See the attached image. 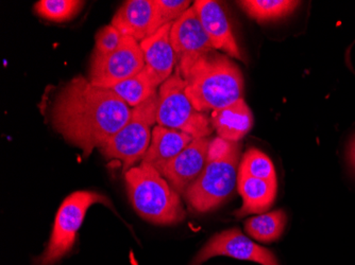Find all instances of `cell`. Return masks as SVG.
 <instances>
[{"mask_svg": "<svg viewBox=\"0 0 355 265\" xmlns=\"http://www.w3.org/2000/svg\"><path fill=\"white\" fill-rule=\"evenodd\" d=\"M171 27L173 24H168L139 43L145 57V69L157 87L171 77L177 67V55L171 43Z\"/></svg>", "mask_w": 355, "mask_h": 265, "instance_id": "obj_14", "label": "cell"}, {"mask_svg": "<svg viewBox=\"0 0 355 265\" xmlns=\"http://www.w3.org/2000/svg\"><path fill=\"white\" fill-rule=\"evenodd\" d=\"M185 93L201 113L229 107L243 99L244 77L239 66L216 51L178 64Z\"/></svg>", "mask_w": 355, "mask_h": 265, "instance_id": "obj_2", "label": "cell"}, {"mask_svg": "<svg viewBox=\"0 0 355 265\" xmlns=\"http://www.w3.org/2000/svg\"><path fill=\"white\" fill-rule=\"evenodd\" d=\"M209 121L221 139L239 143L252 129V111L243 98L229 107L211 111Z\"/></svg>", "mask_w": 355, "mask_h": 265, "instance_id": "obj_16", "label": "cell"}, {"mask_svg": "<svg viewBox=\"0 0 355 265\" xmlns=\"http://www.w3.org/2000/svg\"><path fill=\"white\" fill-rule=\"evenodd\" d=\"M123 35L114 27L109 25L101 28L95 37V51L97 55H109L121 46Z\"/></svg>", "mask_w": 355, "mask_h": 265, "instance_id": "obj_24", "label": "cell"}, {"mask_svg": "<svg viewBox=\"0 0 355 265\" xmlns=\"http://www.w3.org/2000/svg\"><path fill=\"white\" fill-rule=\"evenodd\" d=\"M123 37L143 42L159 30L155 0H128L112 19Z\"/></svg>", "mask_w": 355, "mask_h": 265, "instance_id": "obj_12", "label": "cell"}, {"mask_svg": "<svg viewBox=\"0 0 355 265\" xmlns=\"http://www.w3.org/2000/svg\"><path fill=\"white\" fill-rule=\"evenodd\" d=\"M348 161L351 167L355 169V137L351 140L348 147Z\"/></svg>", "mask_w": 355, "mask_h": 265, "instance_id": "obj_25", "label": "cell"}, {"mask_svg": "<svg viewBox=\"0 0 355 265\" xmlns=\"http://www.w3.org/2000/svg\"><path fill=\"white\" fill-rule=\"evenodd\" d=\"M193 6L215 51L243 61L244 57L223 7L213 0H196Z\"/></svg>", "mask_w": 355, "mask_h": 265, "instance_id": "obj_13", "label": "cell"}, {"mask_svg": "<svg viewBox=\"0 0 355 265\" xmlns=\"http://www.w3.org/2000/svg\"><path fill=\"white\" fill-rule=\"evenodd\" d=\"M159 15V29L175 23L191 7L189 0H155Z\"/></svg>", "mask_w": 355, "mask_h": 265, "instance_id": "obj_23", "label": "cell"}, {"mask_svg": "<svg viewBox=\"0 0 355 265\" xmlns=\"http://www.w3.org/2000/svg\"><path fill=\"white\" fill-rule=\"evenodd\" d=\"M239 156V143L220 137L211 139L205 170L183 194L191 210L212 211L230 199L236 188Z\"/></svg>", "mask_w": 355, "mask_h": 265, "instance_id": "obj_3", "label": "cell"}, {"mask_svg": "<svg viewBox=\"0 0 355 265\" xmlns=\"http://www.w3.org/2000/svg\"><path fill=\"white\" fill-rule=\"evenodd\" d=\"M132 109L109 89L92 84L78 75L62 87L51 111V125L67 143L89 157L105 147L130 119Z\"/></svg>", "mask_w": 355, "mask_h": 265, "instance_id": "obj_1", "label": "cell"}, {"mask_svg": "<svg viewBox=\"0 0 355 265\" xmlns=\"http://www.w3.org/2000/svg\"><path fill=\"white\" fill-rule=\"evenodd\" d=\"M112 91L133 109L159 93L157 85L145 68L135 77L121 82L113 87Z\"/></svg>", "mask_w": 355, "mask_h": 265, "instance_id": "obj_20", "label": "cell"}, {"mask_svg": "<svg viewBox=\"0 0 355 265\" xmlns=\"http://www.w3.org/2000/svg\"><path fill=\"white\" fill-rule=\"evenodd\" d=\"M217 256L230 257L239 260L251 261L262 265H280L271 250L257 244L245 236L239 228L223 230L209 239L193 258L191 265H200Z\"/></svg>", "mask_w": 355, "mask_h": 265, "instance_id": "obj_9", "label": "cell"}, {"mask_svg": "<svg viewBox=\"0 0 355 265\" xmlns=\"http://www.w3.org/2000/svg\"><path fill=\"white\" fill-rule=\"evenodd\" d=\"M237 189L243 199V205L235 212L236 218L245 215L262 214L272 207L278 193V181H264L239 172Z\"/></svg>", "mask_w": 355, "mask_h": 265, "instance_id": "obj_15", "label": "cell"}, {"mask_svg": "<svg viewBox=\"0 0 355 265\" xmlns=\"http://www.w3.org/2000/svg\"><path fill=\"white\" fill-rule=\"evenodd\" d=\"M171 43L177 55V65L215 51L193 6L173 23Z\"/></svg>", "mask_w": 355, "mask_h": 265, "instance_id": "obj_11", "label": "cell"}, {"mask_svg": "<svg viewBox=\"0 0 355 265\" xmlns=\"http://www.w3.org/2000/svg\"><path fill=\"white\" fill-rule=\"evenodd\" d=\"M209 143L211 139L209 137L193 139L159 172L179 194H184L205 170Z\"/></svg>", "mask_w": 355, "mask_h": 265, "instance_id": "obj_10", "label": "cell"}, {"mask_svg": "<svg viewBox=\"0 0 355 265\" xmlns=\"http://www.w3.org/2000/svg\"><path fill=\"white\" fill-rule=\"evenodd\" d=\"M237 3L251 19L259 23H266L286 17L301 3L294 0H244Z\"/></svg>", "mask_w": 355, "mask_h": 265, "instance_id": "obj_19", "label": "cell"}, {"mask_svg": "<svg viewBox=\"0 0 355 265\" xmlns=\"http://www.w3.org/2000/svg\"><path fill=\"white\" fill-rule=\"evenodd\" d=\"M286 223V213L279 209L248 219L245 223V231L253 240L272 243L282 237Z\"/></svg>", "mask_w": 355, "mask_h": 265, "instance_id": "obj_18", "label": "cell"}, {"mask_svg": "<svg viewBox=\"0 0 355 265\" xmlns=\"http://www.w3.org/2000/svg\"><path fill=\"white\" fill-rule=\"evenodd\" d=\"M145 68V57L139 42L123 37L121 46L109 55H92L89 80L101 89H112Z\"/></svg>", "mask_w": 355, "mask_h": 265, "instance_id": "obj_8", "label": "cell"}, {"mask_svg": "<svg viewBox=\"0 0 355 265\" xmlns=\"http://www.w3.org/2000/svg\"><path fill=\"white\" fill-rule=\"evenodd\" d=\"M239 171L255 179L278 181L276 169L272 161L265 153L257 150L255 147H251L243 155Z\"/></svg>", "mask_w": 355, "mask_h": 265, "instance_id": "obj_22", "label": "cell"}, {"mask_svg": "<svg viewBox=\"0 0 355 265\" xmlns=\"http://www.w3.org/2000/svg\"><path fill=\"white\" fill-rule=\"evenodd\" d=\"M159 93L132 109L130 119L101 149L107 158L123 163V173L143 161L150 145L151 127L157 122Z\"/></svg>", "mask_w": 355, "mask_h": 265, "instance_id": "obj_6", "label": "cell"}, {"mask_svg": "<svg viewBox=\"0 0 355 265\" xmlns=\"http://www.w3.org/2000/svg\"><path fill=\"white\" fill-rule=\"evenodd\" d=\"M157 123L167 129H177L193 139L207 138L213 127L209 117L197 111L185 93V82L180 71L175 73L159 89Z\"/></svg>", "mask_w": 355, "mask_h": 265, "instance_id": "obj_5", "label": "cell"}, {"mask_svg": "<svg viewBox=\"0 0 355 265\" xmlns=\"http://www.w3.org/2000/svg\"><path fill=\"white\" fill-rule=\"evenodd\" d=\"M94 204H103L112 208L109 199L96 191H76L64 200L55 217L51 240L45 252L37 259V265H53L71 252L85 214Z\"/></svg>", "mask_w": 355, "mask_h": 265, "instance_id": "obj_7", "label": "cell"}, {"mask_svg": "<svg viewBox=\"0 0 355 265\" xmlns=\"http://www.w3.org/2000/svg\"><path fill=\"white\" fill-rule=\"evenodd\" d=\"M128 197L137 214L155 225H175L187 212L180 194L153 165L141 163L125 173Z\"/></svg>", "mask_w": 355, "mask_h": 265, "instance_id": "obj_4", "label": "cell"}, {"mask_svg": "<svg viewBox=\"0 0 355 265\" xmlns=\"http://www.w3.org/2000/svg\"><path fill=\"white\" fill-rule=\"evenodd\" d=\"M79 0H41L35 5V12L46 21L65 23L71 21L85 7Z\"/></svg>", "mask_w": 355, "mask_h": 265, "instance_id": "obj_21", "label": "cell"}, {"mask_svg": "<svg viewBox=\"0 0 355 265\" xmlns=\"http://www.w3.org/2000/svg\"><path fill=\"white\" fill-rule=\"evenodd\" d=\"M193 140V137L183 131L155 125L153 129L150 145L141 163L153 165L161 172L165 165L180 154Z\"/></svg>", "mask_w": 355, "mask_h": 265, "instance_id": "obj_17", "label": "cell"}]
</instances>
